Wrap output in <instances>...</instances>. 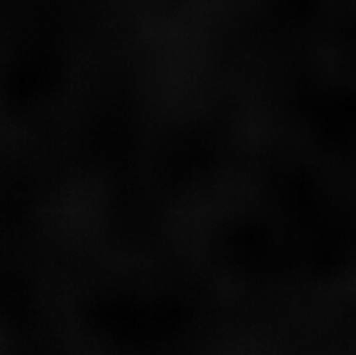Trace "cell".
I'll return each instance as SVG.
<instances>
[]
</instances>
